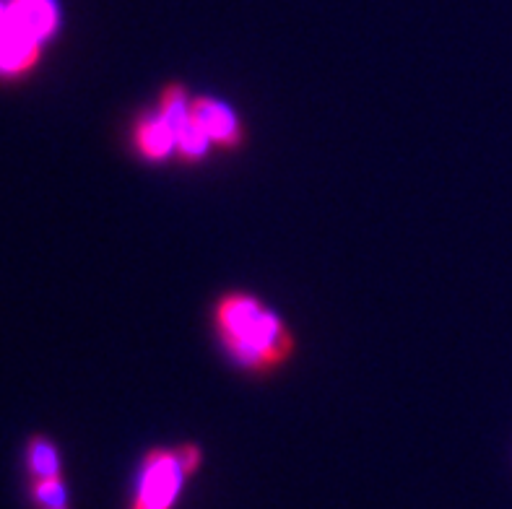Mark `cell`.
<instances>
[{"label":"cell","mask_w":512,"mask_h":509,"mask_svg":"<svg viewBox=\"0 0 512 509\" xmlns=\"http://www.w3.org/2000/svg\"><path fill=\"white\" fill-rule=\"evenodd\" d=\"M214 330L234 364L258 377L279 372L297 351L289 323L250 291H227L216 299Z\"/></svg>","instance_id":"obj_1"},{"label":"cell","mask_w":512,"mask_h":509,"mask_svg":"<svg viewBox=\"0 0 512 509\" xmlns=\"http://www.w3.org/2000/svg\"><path fill=\"white\" fill-rule=\"evenodd\" d=\"M190 473L175 447H151L138 463L136 484L128 499V509H175Z\"/></svg>","instance_id":"obj_2"},{"label":"cell","mask_w":512,"mask_h":509,"mask_svg":"<svg viewBox=\"0 0 512 509\" xmlns=\"http://www.w3.org/2000/svg\"><path fill=\"white\" fill-rule=\"evenodd\" d=\"M190 102H193V97H190L188 86L180 84V81L167 84L159 94V112L167 117L172 130H175V154L185 167L203 162L208 149H211V141H208L206 130L195 120Z\"/></svg>","instance_id":"obj_3"},{"label":"cell","mask_w":512,"mask_h":509,"mask_svg":"<svg viewBox=\"0 0 512 509\" xmlns=\"http://www.w3.org/2000/svg\"><path fill=\"white\" fill-rule=\"evenodd\" d=\"M190 107H193L198 125L206 130L208 141L214 146L224 151H237L245 146V125L227 102L201 94V97H193Z\"/></svg>","instance_id":"obj_4"},{"label":"cell","mask_w":512,"mask_h":509,"mask_svg":"<svg viewBox=\"0 0 512 509\" xmlns=\"http://www.w3.org/2000/svg\"><path fill=\"white\" fill-rule=\"evenodd\" d=\"M42 52H45L42 42L24 34L8 21L6 29L0 32V84H16V81L32 76L42 60Z\"/></svg>","instance_id":"obj_5"},{"label":"cell","mask_w":512,"mask_h":509,"mask_svg":"<svg viewBox=\"0 0 512 509\" xmlns=\"http://www.w3.org/2000/svg\"><path fill=\"white\" fill-rule=\"evenodd\" d=\"M16 29L47 45L60 29V8L55 0H6Z\"/></svg>","instance_id":"obj_6"},{"label":"cell","mask_w":512,"mask_h":509,"mask_svg":"<svg viewBox=\"0 0 512 509\" xmlns=\"http://www.w3.org/2000/svg\"><path fill=\"white\" fill-rule=\"evenodd\" d=\"M133 146L146 162H164L175 151V130L162 112H146L133 125Z\"/></svg>","instance_id":"obj_7"},{"label":"cell","mask_w":512,"mask_h":509,"mask_svg":"<svg viewBox=\"0 0 512 509\" xmlns=\"http://www.w3.org/2000/svg\"><path fill=\"white\" fill-rule=\"evenodd\" d=\"M24 473L26 481H39L65 473L63 452L58 442L47 434H32L24 445Z\"/></svg>","instance_id":"obj_8"},{"label":"cell","mask_w":512,"mask_h":509,"mask_svg":"<svg viewBox=\"0 0 512 509\" xmlns=\"http://www.w3.org/2000/svg\"><path fill=\"white\" fill-rule=\"evenodd\" d=\"M26 491H29L32 509H73L71 486H68L65 473L39 478V481H26Z\"/></svg>","instance_id":"obj_9"},{"label":"cell","mask_w":512,"mask_h":509,"mask_svg":"<svg viewBox=\"0 0 512 509\" xmlns=\"http://www.w3.org/2000/svg\"><path fill=\"white\" fill-rule=\"evenodd\" d=\"M8 3L6 0H0V32H3V29H6L8 26Z\"/></svg>","instance_id":"obj_10"}]
</instances>
